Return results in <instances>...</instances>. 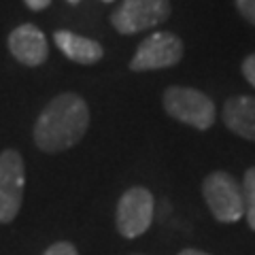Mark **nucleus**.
I'll list each match as a JSON object with an SVG mask.
<instances>
[{
    "mask_svg": "<svg viewBox=\"0 0 255 255\" xmlns=\"http://www.w3.org/2000/svg\"><path fill=\"white\" fill-rule=\"evenodd\" d=\"M90 128V109L79 94L66 92L49 100L34 124V142L45 153L75 147Z\"/></svg>",
    "mask_w": 255,
    "mask_h": 255,
    "instance_id": "f257e3e1",
    "label": "nucleus"
},
{
    "mask_svg": "<svg viewBox=\"0 0 255 255\" xmlns=\"http://www.w3.org/2000/svg\"><path fill=\"white\" fill-rule=\"evenodd\" d=\"M164 111L177 122L191 126L196 130H211L217 122V107L215 102L200 90L194 87L172 85L162 96Z\"/></svg>",
    "mask_w": 255,
    "mask_h": 255,
    "instance_id": "f03ea898",
    "label": "nucleus"
},
{
    "mask_svg": "<svg viewBox=\"0 0 255 255\" xmlns=\"http://www.w3.org/2000/svg\"><path fill=\"white\" fill-rule=\"evenodd\" d=\"M204 202L219 223H236L245 217L243 185L226 170H213L202 181Z\"/></svg>",
    "mask_w": 255,
    "mask_h": 255,
    "instance_id": "7ed1b4c3",
    "label": "nucleus"
},
{
    "mask_svg": "<svg viewBox=\"0 0 255 255\" xmlns=\"http://www.w3.org/2000/svg\"><path fill=\"white\" fill-rule=\"evenodd\" d=\"M153 194L142 187L134 185L126 189L117 202V213H115V226L117 232L124 238H138L147 232L153 223Z\"/></svg>",
    "mask_w": 255,
    "mask_h": 255,
    "instance_id": "20e7f679",
    "label": "nucleus"
},
{
    "mask_svg": "<svg viewBox=\"0 0 255 255\" xmlns=\"http://www.w3.org/2000/svg\"><path fill=\"white\" fill-rule=\"evenodd\" d=\"M170 13V0H124L111 15V23L119 34H136L164 23Z\"/></svg>",
    "mask_w": 255,
    "mask_h": 255,
    "instance_id": "39448f33",
    "label": "nucleus"
},
{
    "mask_svg": "<svg viewBox=\"0 0 255 255\" xmlns=\"http://www.w3.org/2000/svg\"><path fill=\"white\" fill-rule=\"evenodd\" d=\"M185 47L183 41L172 32H153L138 45L134 58L130 60V70L147 73V70H162L177 66L183 60Z\"/></svg>",
    "mask_w": 255,
    "mask_h": 255,
    "instance_id": "423d86ee",
    "label": "nucleus"
},
{
    "mask_svg": "<svg viewBox=\"0 0 255 255\" xmlns=\"http://www.w3.org/2000/svg\"><path fill=\"white\" fill-rule=\"evenodd\" d=\"M26 166L19 151L4 149L0 153V223H11L21 209Z\"/></svg>",
    "mask_w": 255,
    "mask_h": 255,
    "instance_id": "0eeeda50",
    "label": "nucleus"
},
{
    "mask_svg": "<svg viewBox=\"0 0 255 255\" xmlns=\"http://www.w3.org/2000/svg\"><path fill=\"white\" fill-rule=\"evenodd\" d=\"M9 51L23 66H41L49 55V45L41 28L21 23L9 34Z\"/></svg>",
    "mask_w": 255,
    "mask_h": 255,
    "instance_id": "6e6552de",
    "label": "nucleus"
},
{
    "mask_svg": "<svg viewBox=\"0 0 255 255\" xmlns=\"http://www.w3.org/2000/svg\"><path fill=\"white\" fill-rule=\"evenodd\" d=\"M221 119L230 132L245 140L255 142V98L253 96H234L226 100L221 109Z\"/></svg>",
    "mask_w": 255,
    "mask_h": 255,
    "instance_id": "1a4fd4ad",
    "label": "nucleus"
},
{
    "mask_svg": "<svg viewBox=\"0 0 255 255\" xmlns=\"http://www.w3.org/2000/svg\"><path fill=\"white\" fill-rule=\"evenodd\" d=\"M53 41L68 60H73L77 64H85V66L100 62L102 55H105V49H102L100 43L92 41V38H85L81 34H75V32H68V30H58L53 34Z\"/></svg>",
    "mask_w": 255,
    "mask_h": 255,
    "instance_id": "9d476101",
    "label": "nucleus"
},
{
    "mask_svg": "<svg viewBox=\"0 0 255 255\" xmlns=\"http://www.w3.org/2000/svg\"><path fill=\"white\" fill-rule=\"evenodd\" d=\"M241 185H243V198H245V219L255 232V166L247 168Z\"/></svg>",
    "mask_w": 255,
    "mask_h": 255,
    "instance_id": "9b49d317",
    "label": "nucleus"
},
{
    "mask_svg": "<svg viewBox=\"0 0 255 255\" xmlns=\"http://www.w3.org/2000/svg\"><path fill=\"white\" fill-rule=\"evenodd\" d=\"M43 255H79V251H77V247L73 243L60 241V243H53Z\"/></svg>",
    "mask_w": 255,
    "mask_h": 255,
    "instance_id": "f8f14e48",
    "label": "nucleus"
},
{
    "mask_svg": "<svg viewBox=\"0 0 255 255\" xmlns=\"http://www.w3.org/2000/svg\"><path fill=\"white\" fill-rule=\"evenodd\" d=\"M236 9L247 21L255 26V0H236Z\"/></svg>",
    "mask_w": 255,
    "mask_h": 255,
    "instance_id": "ddd939ff",
    "label": "nucleus"
},
{
    "mask_svg": "<svg viewBox=\"0 0 255 255\" xmlns=\"http://www.w3.org/2000/svg\"><path fill=\"white\" fill-rule=\"evenodd\" d=\"M243 75H245L247 81L255 87V53L247 55V58L243 60Z\"/></svg>",
    "mask_w": 255,
    "mask_h": 255,
    "instance_id": "4468645a",
    "label": "nucleus"
},
{
    "mask_svg": "<svg viewBox=\"0 0 255 255\" xmlns=\"http://www.w3.org/2000/svg\"><path fill=\"white\" fill-rule=\"evenodd\" d=\"M23 2H26V6L32 9V11H43V9L49 6L51 0H23Z\"/></svg>",
    "mask_w": 255,
    "mask_h": 255,
    "instance_id": "2eb2a0df",
    "label": "nucleus"
},
{
    "mask_svg": "<svg viewBox=\"0 0 255 255\" xmlns=\"http://www.w3.org/2000/svg\"><path fill=\"white\" fill-rule=\"evenodd\" d=\"M177 255H211V253H204V251H200V249H183V251L177 253Z\"/></svg>",
    "mask_w": 255,
    "mask_h": 255,
    "instance_id": "dca6fc26",
    "label": "nucleus"
},
{
    "mask_svg": "<svg viewBox=\"0 0 255 255\" xmlns=\"http://www.w3.org/2000/svg\"><path fill=\"white\" fill-rule=\"evenodd\" d=\"M102 2H113V0H102Z\"/></svg>",
    "mask_w": 255,
    "mask_h": 255,
    "instance_id": "f3484780",
    "label": "nucleus"
},
{
    "mask_svg": "<svg viewBox=\"0 0 255 255\" xmlns=\"http://www.w3.org/2000/svg\"><path fill=\"white\" fill-rule=\"evenodd\" d=\"M70 2H77V0H70Z\"/></svg>",
    "mask_w": 255,
    "mask_h": 255,
    "instance_id": "a211bd4d",
    "label": "nucleus"
}]
</instances>
